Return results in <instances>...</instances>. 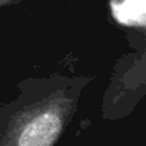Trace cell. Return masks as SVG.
<instances>
[{
	"mask_svg": "<svg viewBox=\"0 0 146 146\" xmlns=\"http://www.w3.org/2000/svg\"><path fill=\"white\" fill-rule=\"evenodd\" d=\"M113 19L126 27H145V0H110Z\"/></svg>",
	"mask_w": 146,
	"mask_h": 146,
	"instance_id": "7a4b0ae2",
	"label": "cell"
},
{
	"mask_svg": "<svg viewBox=\"0 0 146 146\" xmlns=\"http://www.w3.org/2000/svg\"><path fill=\"white\" fill-rule=\"evenodd\" d=\"M88 76L22 80L19 95L0 105V146H54L75 117Z\"/></svg>",
	"mask_w": 146,
	"mask_h": 146,
	"instance_id": "6da1fadb",
	"label": "cell"
},
{
	"mask_svg": "<svg viewBox=\"0 0 146 146\" xmlns=\"http://www.w3.org/2000/svg\"><path fill=\"white\" fill-rule=\"evenodd\" d=\"M23 0H0V10L5 9V7H9V6H16V5H20Z\"/></svg>",
	"mask_w": 146,
	"mask_h": 146,
	"instance_id": "3957f363",
	"label": "cell"
}]
</instances>
